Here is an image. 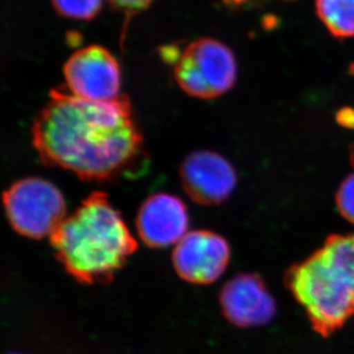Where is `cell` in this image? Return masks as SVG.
Returning <instances> with one entry per match:
<instances>
[{"label":"cell","instance_id":"obj_1","mask_svg":"<svg viewBox=\"0 0 354 354\" xmlns=\"http://www.w3.org/2000/svg\"><path fill=\"white\" fill-rule=\"evenodd\" d=\"M44 163L86 181H114L139 170L144 141L130 101H90L54 90L32 127Z\"/></svg>","mask_w":354,"mask_h":354},{"label":"cell","instance_id":"obj_2","mask_svg":"<svg viewBox=\"0 0 354 354\" xmlns=\"http://www.w3.org/2000/svg\"><path fill=\"white\" fill-rule=\"evenodd\" d=\"M50 237L57 261L84 284L111 282L138 247L120 212L102 192L87 196Z\"/></svg>","mask_w":354,"mask_h":354},{"label":"cell","instance_id":"obj_3","mask_svg":"<svg viewBox=\"0 0 354 354\" xmlns=\"http://www.w3.org/2000/svg\"><path fill=\"white\" fill-rule=\"evenodd\" d=\"M284 284L317 334L327 338L339 330L354 317V233L328 236L286 272Z\"/></svg>","mask_w":354,"mask_h":354},{"label":"cell","instance_id":"obj_4","mask_svg":"<svg viewBox=\"0 0 354 354\" xmlns=\"http://www.w3.org/2000/svg\"><path fill=\"white\" fill-rule=\"evenodd\" d=\"M174 74L181 90L192 97L214 99L234 85L236 60L225 44L201 38L183 50L174 64Z\"/></svg>","mask_w":354,"mask_h":354},{"label":"cell","instance_id":"obj_5","mask_svg":"<svg viewBox=\"0 0 354 354\" xmlns=\"http://www.w3.org/2000/svg\"><path fill=\"white\" fill-rule=\"evenodd\" d=\"M3 198L10 226L22 236H50L66 218L64 195L52 183L40 178L17 181Z\"/></svg>","mask_w":354,"mask_h":354},{"label":"cell","instance_id":"obj_6","mask_svg":"<svg viewBox=\"0 0 354 354\" xmlns=\"http://www.w3.org/2000/svg\"><path fill=\"white\" fill-rule=\"evenodd\" d=\"M64 74L75 97L90 101L118 99L120 66L104 47L91 45L75 52L64 64Z\"/></svg>","mask_w":354,"mask_h":354},{"label":"cell","instance_id":"obj_7","mask_svg":"<svg viewBox=\"0 0 354 354\" xmlns=\"http://www.w3.org/2000/svg\"><path fill=\"white\" fill-rule=\"evenodd\" d=\"M231 261V247L224 237L210 231L185 235L172 254L177 274L189 283L210 284L217 281Z\"/></svg>","mask_w":354,"mask_h":354},{"label":"cell","instance_id":"obj_8","mask_svg":"<svg viewBox=\"0 0 354 354\" xmlns=\"http://www.w3.org/2000/svg\"><path fill=\"white\" fill-rule=\"evenodd\" d=\"M221 312L240 328L261 327L277 315V301L259 275L241 273L221 288Z\"/></svg>","mask_w":354,"mask_h":354},{"label":"cell","instance_id":"obj_9","mask_svg":"<svg viewBox=\"0 0 354 354\" xmlns=\"http://www.w3.org/2000/svg\"><path fill=\"white\" fill-rule=\"evenodd\" d=\"M180 178L186 194L202 205L223 203L237 184L232 164L221 155L207 151L188 155L181 164Z\"/></svg>","mask_w":354,"mask_h":354},{"label":"cell","instance_id":"obj_10","mask_svg":"<svg viewBox=\"0 0 354 354\" xmlns=\"http://www.w3.org/2000/svg\"><path fill=\"white\" fill-rule=\"evenodd\" d=\"M188 223L187 207L179 197L158 193L141 204L137 231L146 245L162 249L177 244L187 234Z\"/></svg>","mask_w":354,"mask_h":354},{"label":"cell","instance_id":"obj_11","mask_svg":"<svg viewBox=\"0 0 354 354\" xmlns=\"http://www.w3.org/2000/svg\"><path fill=\"white\" fill-rule=\"evenodd\" d=\"M315 10L333 36L354 37V0H315Z\"/></svg>","mask_w":354,"mask_h":354},{"label":"cell","instance_id":"obj_12","mask_svg":"<svg viewBox=\"0 0 354 354\" xmlns=\"http://www.w3.org/2000/svg\"><path fill=\"white\" fill-rule=\"evenodd\" d=\"M104 0H52L57 13L64 17L75 20H91L93 19Z\"/></svg>","mask_w":354,"mask_h":354},{"label":"cell","instance_id":"obj_13","mask_svg":"<svg viewBox=\"0 0 354 354\" xmlns=\"http://www.w3.org/2000/svg\"><path fill=\"white\" fill-rule=\"evenodd\" d=\"M336 204L342 217L354 224V174L342 181L336 193Z\"/></svg>","mask_w":354,"mask_h":354},{"label":"cell","instance_id":"obj_14","mask_svg":"<svg viewBox=\"0 0 354 354\" xmlns=\"http://www.w3.org/2000/svg\"><path fill=\"white\" fill-rule=\"evenodd\" d=\"M111 1L120 10L132 14L147 8L154 0H111Z\"/></svg>","mask_w":354,"mask_h":354},{"label":"cell","instance_id":"obj_15","mask_svg":"<svg viewBox=\"0 0 354 354\" xmlns=\"http://www.w3.org/2000/svg\"><path fill=\"white\" fill-rule=\"evenodd\" d=\"M232 1H236V3H239V1H241V0H232Z\"/></svg>","mask_w":354,"mask_h":354},{"label":"cell","instance_id":"obj_16","mask_svg":"<svg viewBox=\"0 0 354 354\" xmlns=\"http://www.w3.org/2000/svg\"><path fill=\"white\" fill-rule=\"evenodd\" d=\"M10 354H17V353H10Z\"/></svg>","mask_w":354,"mask_h":354}]
</instances>
